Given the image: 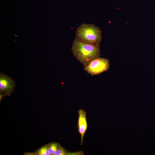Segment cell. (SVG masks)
Returning a JSON list of instances; mask_svg holds the SVG:
<instances>
[{"label":"cell","mask_w":155,"mask_h":155,"mask_svg":"<svg viewBox=\"0 0 155 155\" xmlns=\"http://www.w3.org/2000/svg\"><path fill=\"white\" fill-rule=\"evenodd\" d=\"M71 50L73 55L84 66L92 60L100 57V44L84 43L75 38L73 42Z\"/></svg>","instance_id":"obj_1"},{"label":"cell","mask_w":155,"mask_h":155,"mask_svg":"<svg viewBox=\"0 0 155 155\" xmlns=\"http://www.w3.org/2000/svg\"><path fill=\"white\" fill-rule=\"evenodd\" d=\"M75 35L81 42L92 44H100L102 39L101 30L93 24H82L77 28Z\"/></svg>","instance_id":"obj_2"},{"label":"cell","mask_w":155,"mask_h":155,"mask_svg":"<svg viewBox=\"0 0 155 155\" xmlns=\"http://www.w3.org/2000/svg\"><path fill=\"white\" fill-rule=\"evenodd\" d=\"M109 60L100 57L95 59L84 66V70L92 76L99 74L109 68Z\"/></svg>","instance_id":"obj_3"},{"label":"cell","mask_w":155,"mask_h":155,"mask_svg":"<svg viewBox=\"0 0 155 155\" xmlns=\"http://www.w3.org/2000/svg\"><path fill=\"white\" fill-rule=\"evenodd\" d=\"M15 83L13 80L6 75L0 74V92L10 96L14 90Z\"/></svg>","instance_id":"obj_4"},{"label":"cell","mask_w":155,"mask_h":155,"mask_svg":"<svg viewBox=\"0 0 155 155\" xmlns=\"http://www.w3.org/2000/svg\"><path fill=\"white\" fill-rule=\"evenodd\" d=\"M78 112V129L81 136V144L82 146L84 135L87 128L86 112L82 109L79 110Z\"/></svg>","instance_id":"obj_5"},{"label":"cell","mask_w":155,"mask_h":155,"mask_svg":"<svg viewBox=\"0 0 155 155\" xmlns=\"http://www.w3.org/2000/svg\"><path fill=\"white\" fill-rule=\"evenodd\" d=\"M49 144H46L38 149L36 152V155H50L49 151Z\"/></svg>","instance_id":"obj_6"},{"label":"cell","mask_w":155,"mask_h":155,"mask_svg":"<svg viewBox=\"0 0 155 155\" xmlns=\"http://www.w3.org/2000/svg\"><path fill=\"white\" fill-rule=\"evenodd\" d=\"M60 144L57 142H52L49 144V151L51 155H55Z\"/></svg>","instance_id":"obj_7"},{"label":"cell","mask_w":155,"mask_h":155,"mask_svg":"<svg viewBox=\"0 0 155 155\" xmlns=\"http://www.w3.org/2000/svg\"><path fill=\"white\" fill-rule=\"evenodd\" d=\"M68 152L61 145L57 150L55 155H68Z\"/></svg>","instance_id":"obj_8"},{"label":"cell","mask_w":155,"mask_h":155,"mask_svg":"<svg viewBox=\"0 0 155 155\" xmlns=\"http://www.w3.org/2000/svg\"><path fill=\"white\" fill-rule=\"evenodd\" d=\"M84 154L82 151H79L78 152H68V155H82Z\"/></svg>","instance_id":"obj_9"},{"label":"cell","mask_w":155,"mask_h":155,"mask_svg":"<svg viewBox=\"0 0 155 155\" xmlns=\"http://www.w3.org/2000/svg\"><path fill=\"white\" fill-rule=\"evenodd\" d=\"M154 43H155V41H154Z\"/></svg>","instance_id":"obj_10"}]
</instances>
